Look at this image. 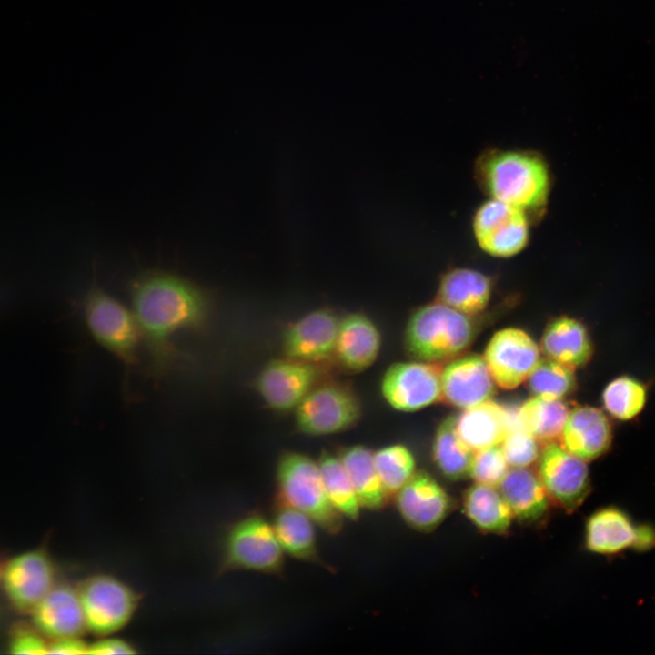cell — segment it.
<instances>
[{"instance_id": "obj_21", "label": "cell", "mask_w": 655, "mask_h": 655, "mask_svg": "<svg viewBox=\"0 0 655 655\" xmlns=\"http://www.w3.org/2000/svg\"><path fill=\"white\" fill-rule=\"evenodd\" d=\"M381 336L375 323L361 313L339 320L335 357L348 370L363 371L378 358Z\"/></svg>"}, {"instance_id": "obj_5", "label": "cell", "mask_w": 655, "mask_h": 655, "mask_svg": "<svg viewBox=\"0 0 655 655\" xmlns=\"http://www.w3.org/2000/svg\"><path fill=\"white\" fill-rule=\"evenodd\" d=\"M284 555L271 521L251 512L236 520L226 532L220 574L246 570L281 575Z\"/></svg>"}, {"instance_id": "obj_22", "label": "cell", "mask_w": 655, "mask_h": 655, "mask_svg": "<svg viewBox=\"0 0 655 655\" xmlns=\"http://www.w3.org/2000/svg\"><path fill=\"white\" fill-rule=\"evenodd\" d=\"M518 422L517 414L513 416L489 399L464 409L457 418L456 428L459 437L475 451L499 445Z\"/></svg>"}, {"instance_id": "obj_20", "label": "cell", "mask_w": 655, "mask_h": 655, "mask_svg": "<svg viewBox=\"0 0 655 655\" xmlns=\"http://www.w3.org/2000/svg\"><path fill=\"white\" fill-rule=\"evenodd\" d=\"M561 447L587 461L603 455L611 442L610 422L603 412L590 406L569 410L559 437Z\"/></svg>"}, {"instance_id": "obj_6", "label": "cell", "mask_w": 655, "mask_h": 655, "mask_svg": "<svg viewBox=\"0 0 655 655\" xmlns=\"http://www.w3.org/2000/svg\"><path fill=\"white\" fill-rule=\"evenodd\" d=\"M86 631L97 637L112 635L132 620L139 604L138 594L111 574L86 578L78 589Z\"/></svg>"}, {"instance_id": "obj_9", "label": "cell", "mask_w": 655, "mask_h": 655, "mask_svg": "<svg viewBox=\"0 0 655 655\" xmlns=\"http://www.w3.org/2000/svg\"><path fill=\"white\" fill-rule=\"evenodd\" d=\"M473 235L489 256L508 258L520 253L529 239V217L519 207L489 198L473 216Z\"/></svg>"}, {"instance_id": "obj_17", "label": "cell", "mask_w": 655, "mask_h": 655, "mask_svg": "<svg viewBox=\"0 0 655 655\" xmlns=\"http://www.w3.org/2000/svg\"><path fill=\"white\" fill-rule=\"evenodd\" d=\"M339 320L333 312L318 309L292 323L283 338L286 358L316 365L333 357Z\"/></svg>"}, {"instance_id": "obj_16", "label": "cell", "mask_w": 655, "mask_h": 655, "mask_svg": "<svg viewBox=\"0 0 655 655\" xmlns=\"http://www.w3.org/2000/svg\"><path fill=\"white\" fill-rule=\"evenodd\" d=\"M396 509L404 522L419 532L436 529L447 518L451 499L429 474L418 471L394 495Z\"/></svg>"}, {"instance_id": "obj_12", "label": "cell", "mask_w": 655, "mask_h": 655, "mask_svg": "<svg viewBox=\"0 0 655 655\" xmlns=\"http://www.w3.org/2000/svg\"><path fill=\"white\" fill-rule=\"evenodd\" d=\"M1 582L10 603L29 611L55 585V569L43 549H30L10 559L1 571Z\"/></svg>"}, {"instance_id": "obj_13", "label": "cell", "mask_w": 655, "mask_h": 655, "mask_svg": "<svg viewBox=\"0 0 655 655\" xmlns=\"http://www.w3.org/2000/svg\"><path fill=\"white\" fill-rule=\"evenodd\" d=\"M484 359L494 382L505 389H513L528 378L539 361V348L523 330L501 329L489 340Z\"/></svg>"}, {"instance_id": "obj_4", "label": "cell", "mask_w": 655, "mask_h": 655, "mask_svg": "<svg viewBox=\"0 0 655 655\" xmlns=\"http://www.w3.org/2000/svg\"><path fill=\"white\" fill-rule=\"evenodd\" d=\"M276 483L277 501L302 511L330 535L342 531L344 518L327 496L317 461L300 452L283 453L277 465Z\"/></svg>"}, {"instance_id": "obj_18", "label": "cell", "mask_w": 655, "mask_h": 655, "mask_svg": "<svg viewBox=\"0 0 655 655\" xmlns=\"http://www.w3.org/2000/svg\"><path fill=\"white\" fill-rule=\"evenodd\" d=\"M442 398L466 409L490 399L494 380L484 358L471 354L451 361L441 371Z\"/></svg>"}, {"instance_id": "obj_33", "label": "cell", "mask_w": 655, "mask_h": 655, "mask_svg": "<svg viewBox=\"0 0 655 655\" xmlns=\"http://www.w3.org/2000/svg\"><path fill=\"white\" fill-rule=\"evenodd\" d=\"M573 369L549 358L539 359L527 378L528 387L536 397L561 399L575 387Z\"/></svg>"}, {"instance_id": "obj_38", "label": "cell", "mask_w": 655, "mask_h": 655, "mask_svg": "<svg viewBox=\"0 0 655 655\" xmlns=\"http://www.w3.org/2000/svg\"><path fill=\"white\" fill-rule=\"evenodd\" d=\"M97 640L89 643L88 654H135L136 648L127 640L111 637L110 635L99 637Z\"/></svg>"}, {"instance_id": "obj_3", "label": "cell", "mask_w": 655, "mask_h": 655, "mask_svg": "<svg viewBox=\"0 0 655 655\" xmlns=\"http://www.w3.org/2000/svg\"><path fill=\"white\" fill-rule=\"evenodd\" d=\"M474 325L469 315L441 302L426 305L409 318L405 346L420 361L438 362L461 354L471 344Z\"/></svg>"}, {"instance_id": "obj_24", "label": "cell", "mask_w": 655, "mask_h": 655, "mask_svg": "<svg viewBox=\"0 0 655 655\" xmlns=\"http://www.w3.org/2000/svg\"><path fill=\"white\" fill-rule=\"evenodd\" d=\"M271 523L285 554L300 561L323 564L317 549V525L307 515L276 500Z\"/></svg>"}, {"instance_id": "obj_30", "label": "cell", "mask_w": 655, "mask_h": 655, "mask_svg": "<svg viewBox=\"0 0 655 655\" xmlns=\"http://www.w3.org/2000/svg\"><path fill=\"white\" fill-rule=\"evenodd\" d=\"M561 399L534 397L525 401L517 412L519 425L538 441L549 443L559 438L569 413Z\"/></svg>"}, {"instance_id": "obj_40", "label": "cell", "mask_w": 655, "mask_h": 655, "mask_svg": "<svg viewBox=\"0 0 655 655\" xmlns=\"http://www.w3.org/2000/svg\"><path fill=\"white\" fill-rule=\"evenodd\" d=\"M1 571H2V570L0 569V581H1Z\"/></svg>"}, {"instance_id": "obj_14", "label": "cell", "mask_w": 655, "mask_h": 655, "mask_svg": "<svg viewBox=\"0 0 655 655\" xmlns=\"http://www.w3.org/2000/svg\"><path fill=\"white\" fill-rule=\"evenodd\" d=\"M584 543L589 551L602 555L616 554L629 548L645 550L655 545V531L649 526H635L623 510L610 506L589 516Z\"/></svg>"}, {"instance_id": "obj_11", "label": "cell", "mask_w": 655, "mask_h": 655, "mask_svg": "<svg viewBox=\"0 0 655 655\" xmlns=\"http://www.w3.org/2000/svg\"><path fill=\"white\" fill-rule=\"evenodd\" d=\"M441 368L424 362H398L384 373L381 393L395 409L411 412L442 398Z\"/></svg>"}, {"instance_id": "obj_1", "label": "cell", "mask_w": 655, "mask_h": 655, "mask_svg": "<svg viewBox=\"0 0 655 655\" xmlns=\"http://www.w3.org/2000/svg\"><path fill=\"white\" fill-rule=\"evenodd\" d=\"M132 311L154 359H170L172 338L199 328L208 314V299L197 286L167 273L139 278L131 292Z\"/></svg>"}, {"instance_id": "obj_8", "label": "cell", "mask_w": 655, "mask_h": 655, "mask_svg": "<svg viewBox=\"0 0 655 655\" xmlns=\"http://www.w3.org/2000/svg\"><path fill=\"white\" fill-rule=\"evenodd\" d=\"M296 409V424L309 436H326L354 426L361 416V404L347 386L325 383L315 386Z\"/></svg>"}, {"instance_id": "obj_7", "label": "cell", "mask_w": 655, "mask_h": 655, "mask_svg": "<svg viewBox=\"0 0 655 655\" xmlns=\"http://www.w3.org/2000/svg\"><path fill=\"white\" fill-rule=\"evenodd\" d=\"M85 320L95 340L126 364L136 358L142 338L132 310L99 288L89 292Z\"/></svg>"}, {"instance_id": "obj_39", "label": "cell", "mask_w": 655, "mask_h": 655, "mask_svg": "<svg viewBox=\"0 0 655 655\" xmlns=\"http://www.w3.org/2000/svg\"><path fill=\"white\" fill-rule=\"evenodd\" d=\"M89 643L80 636L66 637L53 640L48 643L49 654L77 655L88 653Z\"/></svg>"}, {"instance_id": "obj_27", "label": "cell", "mask_w": 655, "mask_h": 655, "mask_svg": "<svg viewBox=\"0 0 655 655\" xmlns=\"http://www.w3.org/2000/svg\"><path fill=\"white\" fill-rule=\"evenodd\" d=\"M338 457L351 480L361 509L377 511L389 501L378 476L373 451L363 445L341 449Z\"/></svg>"}, {"instance_id": "obj_35", "label": "cell", "mask_w": 655, "mask_h": 655, "mask_svg": "<svg viewBox=\"0 0 655 655\" xmlns=\"http://www.w3.org/2000/svg\"><path fill=\"white\" fill-rule=\"evenodd\" d=\"M511 468H529L539 457L538 439L518 422L499 444Z\"/></svg>"}, {"instance_id": "obj_29", "label": "cell", "mask_w": 655, "mask_h": 655, "mask_svg": "<svg viewBox=\"0 0 655 655\" xmlns=\"http://www.w3.org/2000/svg\"><path fill=\"white\" fill-rule=\"evenodd\" d=\"M456 422V417H448L438 428L432 443L433 461L440 473L450 480L469 477L474 454L459 437Z\"/></svg>"}, {"instance_id": "obj_10", "label": "cell", "mask_w": 655, "mask_h": 655, "mask_svg": "<svg viewBox=\"0 0 655 655\" xmlns=\"http://www.w3.org/2000/svg\"><path fill=\"white\" fill-rule=\"evenodd\" d=\"M538 475L550 501L569 513L583 503L590 490L586 461L556 442L546 443L540 451Z\"/></svg>"}, {"instance_id": "obj_23", "label": "cell", "mask_w": 655, "mask_h": 655, "mask_svg": "<svg viewBox=\"0 0 655 655\" xmlns=\"http://www.w3.org/2000/svg\"><path fill=\"white\" fill-rule=\"evenodd\" d=\"M498 489L519 521L536 524L547 516L550 499L538 473L529 468L509 469Z\"/></svg>"}, {"instance_id": "obj_34", "label": "cell", "mask_w": 655, "mask_h": 655, "mask_svg": "<svg viewBox=\"0 0 655 655\" xmlns=\"http://www.w3.org/2000/svg\"><path fill=\"white\" fill-rule=\"evenodd\" d=\"M646 401V390L637 380L620 377L604 389L603 404L614 418L628 420L638 415Z\"/></svg>"}, {"instance_id": "obj_2", "label": "cell", "mask_w": 655, "mask_h": 655, "mask_svg": "<svg viewBox=\"0 0 655 655\" xmlns=\"http://www.w3.org/2000/svg\"><path fill=\"white\" fill-rule=\"evenodd\" d=\"M482 189L494 198L531 216L544 210L551 188L545 159L528 150L493 149L483 153L476 165Z\"/></svg>"}, {"instance_id": "obj_26", "label": "cell", "mask_w": 655, "mask_h": 655, "mask_svg": "<svg viewBox=\"0 0 655 655\" xmlns=\"http://www.w3.org/2000/svg\"><path fill=\"white\" fill-rule=\"evenodd\" d=\"M492 290L489 277L470 268H455L446 273L438 287V301L466 315L482 311Z\"/></svg>"}, {"instance_id": "obj_31", "label": "cell", "mask_w": 655, "mask_h": 655, "mask_svg": "<svg viewBox=\"0 0 655 655\" xmlns=\"http://www.w3.org/2000/svg\"><path fill=\"white\" fill-rule=\"evenodd\" d=\"M317 464L327 496L332 506L343 518L358 520L361 506L339 457L323 451Z\"/></svg>"}, {"instance_id": "obj_32", "label": "cell", "mask_w": 655, "mask_h": 655, "mask_svg": "<svg viewBox=\"0 0 655 655\" xmlns=\"http://www.w3.org/2000/svg\"><path fill=\"white\" fill-rule=\"evenodd\" d=\"M375 465L389 498L394 496L415 475L416 458L402 444L385 446L373 452Z\"/></svg>"}, {"instance_id": "obj_37", "label": "cell", "mask_w": 655, "mask_h": 655, "mask_svg": "<svg viewBox=\"0 0 655 655\" xmlns=\"http://www.w3.org/2000/svg\"><path fill=\"white\" fill-rule=\"evenodd\" d=\"M8 649L13 654H48V643L35 628L22 627L15 630L10 638Z\"/></svg>"}, {"instance_id": "obj_19", "label": "cell", "mask_w": 655, "mask_h": 655, "mask_svg": "<svg viewBox=\"0 0 655 655\" xmlns=\"http://www.w3.org/2000/svg\"><path fill=\"white\" fill-rule=\"evenodd\" d=\"M31 613L35 628L52 640L86 631L77 589L66 584H55Z\"/></svg>"}, {"instance_id": "obj_25", "label": "cell", "mask_w": 655, "mask_h": 655, "mask_svg": "<svg viewBox=\"0 0 655 655\" xmlns=\"http://www.w3.org/2000/svg\"><path fill=\"white\" fill-rule=\"evenodd\" d=\"M541 349L547 358L572 368L585 365L592 354L586 328L569 317H560L548 325L541 338Z\"/></svg>"}, {"instance_id": "obj_15", "label": "cell", "mask_w": 655, "mask_h": 655, "mask_svg": "<svg viewBox=\"0 0 655 655\" xmlns=\"http://www.w3.org/2000/svg\"><path fill=\"white\" fill-rule=\"evenodd\" d=\"M318 369L315 364L292 358L274 359L267 363L257 379V389L273 409L296 408L316 386Z\"/></svg>"}, {"instance_id": "obj_36", "label": "cell", "mask_w": 655, "mask_h": 655, "mask_svg": "<svg viewBox=\"0 0 655 655\" xmlns=\"http://www.w3.org/2000/svg\"><path fill=\"white\" fill-rule=\"evenodd\" d=\"M509 467L499 445L481 448L474 451L469 477L475 483L498 487Z\"/></svg>"}, {"instance_id": "obj_28", "label": "cell", "mask_w": 655, "mask_h": 655, "mask_svg": "<svg viewBox=\"0 0 655 655\" xmlns=\"http://www.w3.org/2000/svg\"><path fill=\"white\" fill-rule=\"evenodd\" d=\"M462 508L468 519L486 533H507L514 519L498 487L494 486L471 485L463 495Z\"/></svg>"}]
</instances>
